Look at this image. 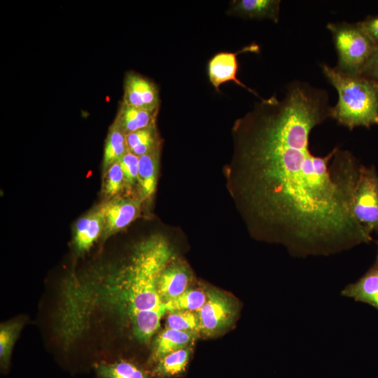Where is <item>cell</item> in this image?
<instances>
[{
	"instance_id": "16",
	"label": "cell",
	"mask_w": 378,
	"mask_h": 378,
	"mask_svg": "<svg viewBox=\"0 0 378 378\" xmlns=\"http://www.w3.org/2000/svg\"><path fill=\"white\" fill-rule=\"evenodd\" d=\"M97 378H155L139 365L127 360L101 361L94 365Z\"/></svg>"
},
{
	"instance_id": "27",
	"label": "cell",
	"mask_w": 378,
	"mask_h": 378,
	"mask_svg": "<svg viewBox=\"0 0 378 378\" xmlns=\"http://www.w3.org/2000/svg\"><path fill=\"white\" fill-rule=\"evenodd\" d=\"M358 24L372 41L378 45V15L368 16Z\"/></svg>"
},
{
	"instance_id": "22",
	"label": "cell",
	"mask_w": 378,
	"mask_h": 378,
	"mask_svg": "<svg viewBox=\"0 0 378 378\" xmlns=\"http://www.w3.org/2000/svg\"><path fill=\"white\" fill-rule=\"evenodd\" d=\"M166 324L167 328L200 334L199 318L195 312H170L167 317Z\"/></svg>"
},
{
	"instance_id": "8",
	"label": "cell",
	"mask_w": 378,
	"mask_h": 378,
	"mask_svg": "<svg viewBox=\"0 0 378 378\" xmlns=\"http://www.w3.org/2000/svg\"><path fill=\"white\" fill-rule=\"evenodd\" d=\"M245 52H258L259 46L253 43L244 47L239 51L236 52H220L216 54L209 62L208 64V76L210 83L214 87L216 91L219 92V87L221 84L232 81L241 87L246 89L255 96L258 94L247 87L237 78L238 71V62L237 56L239 53Z\"/></svg>"
},
{
	"instance_id": "6",
	"label": "cell",
	"mask_w": 378,
	"mask_h": 378,
	"mask_svg": "<svg viewBox=\"0 0 378 378\" xmlns=\"http://www.w3.org/2000/svg\"><path fill=\"white\" fill-rule=\"evenodd\" d=\"M354 215L378 241V174L375 166L360 165L354 191Z\"/></svg>"
},
{
	"instance_id": "11",
	"label": "cell",
	"mask_w": 378,
	"mask_h": 378,
	"mask_svg": "<svg viewBox=\"0 0 378 378\" xmlns=\"http://www.w3.org/2000/svg\"><path fill=\"white\" fill-rule=\"evenodd\" d=\"M340 295L378 310V251L370 267L356 282L346 285Z\"/></svg>"
},
{
	"instance_id": "4",
	"label": "cell",
	"mask_w": 378,
	"mask_h": 378,
	"mask_svg": "<svg viewBox=\"0 0 378 378\" xmlns=\"http://www.w3.org/2000/svg\"><path fill=\"white\" fill-rule=\"evenodd\" d=\"M327 28L332 34L337 52L338 62L335 68L348 75L360 76L377 45L358 22H330L327 24Z\"/></svg>"
},
{
	"instance_id": "23",
	"label": "cell",
	"mask_w": 378,
	"mask_h": 378,
	"mask_svg": "<svg viewBox=\"0 0 378 378\" xmlns=\"http://www.w3.org/2000/svg\"><path fill=\"white\" fill-rule=\"evenodd\" d=\"M20 330V324L1 325L0 329V362L3 370L8 369L14 341Z\"/></svg>"
},
{
	"instance_id": "25",
	"label": "cell",
	"mask_w": 378,
	"mask_h": 378,
	"mask_svg": "<svg viewBox=\"0 0 378 378\" xmlns=\"http://www.w3.org/2000/svg\"><path fill=\"white\" fill-rule=\"evenodd\" d=\"M119 162L123 172L125 184L133 186L138 182L139 157L128 151Z\"/></svg>"
},
{
	"instance_id": "15",
	"label": "cell",
	"mask_w": 378,
	"mask_h": 378,
	"mask_svg": "<svg viewBox=\"0 0 378 378\" xmlns=\"http://www.w3.org/2000/svg\"><path fill=\"white\" fill-rule=\"evenodd\" d=\"M158 113V111L142 109L122 102L113 122L127 135L155 125Z\"/></svg>"
},
{
	"instance_id": "21",
	"label": "cell",
	"mask_w": 378,
	"mask_h": 378,
	"mask_svg": "<svg viewBox=\"0 0 378 378\" xmlns=\"http://www.w3.org/2000/svg\"><path fill=\"white\" fill-rule=\"evenodd\" d=\"M206 300V291L200 289L188 288L178 297L164 303L167 312L190 311L197 312Z\"/></svg>"
},
{
	"instance_id": "20",
	"label": "cell",
	"mask_w": 378,
	"mask_h": 378,
	"mask_svg": "<svg viewBox=\"0 0 378 378\" xmlns=\"http://www.w3.org/2000/svg\"><path fill=\"white\" fill-rule=\"evenodd\" d=\"M129 152L140 157L159 148L155 125L125 135Z\"/></svg>"
},
{
	"instance_id": "26",
	"label": "cell",
	"mask_w": 378,
	"mask_h": 378,
	"mask_svg": "<svg viewBox=\"0 0 378 378\" xmlns=\"http://www.w3.org/2000/svg\"><path fill=\"white\" fill-rule=\"evenodd\" d=\"M360 76L378 81V45L364 65Z\"/></svg>"
},
{
	"instance_id": "18",
	"label": "cell",
	"mask_w": 378,
	"mask_h": 378,
	"mask_svg": "<svg viewBox=\"0 0 378 378\" xmlns=\"http://www.w3.org/2000/svg\"><path fill=\"white\" fill-rule=\"evenodd\" d=\"M191 345L172 352L158 360L151 371L155 378H168L182 374L192 353Z\"/></svg>"
},
{
	"instance_id": "19",
	"label": "cell",
	"mask_w": 378,
	"mask_h": 378,
	"mask_svg": "<svg viewBox=\"0 0 378 378\" xmlns=\"http://www.w3.org/2000/svg\"><path fill=\"white\" fill-rule=\"evenodd\" d=\"M127 152L125 134L113 122L110 127L104 148V171L115 162H119Z\"/></svg>"
},
{
	"instance_id": "7",
	"label": "cell",
	"mask_w": 378,
	"mask_h": 378,
	"mask_svg": "<svg viewBox=\"0 0 378 378\" xmlns=\"http://www.w3.org/2000/svg\"><path fill=\"white\" fill-rule=\"evenodd\" d=\"M124 103L148 111H159L160 98L157 85L134 71L126 74L124 79Z\"/></svg>"
},
{
	"instance_id": "17",
	"label": "cell",
	"mask_w": 378,
	"mask_h": 378,
	"mask_svg": "<svg viewBox=\"0 0 378 378\" xmlns=\"http://www.w3.org/2000/svg\"><path fill=\"white\" fill-rule=\"evenodd\" d=\"M159 148L139 157L138 183L144 198L151 197L156 188Z\"/></svg>"
},
{
	"instance_id": "14",
	"label": "cell",
	"mask_w": 378,
	"mask_h": 378,
	"mask_svg": "<svg viewBox=\"0 0 378 378\" xmlns=\"http://www.w3.org/2000/svg\"><path fill=\"white\" fill-rule=\"evenodd\" d=\"M104 227L101 209L92 211L79 218L74 228V244L78 251H88L97 241Z\"/></svg>"
},
{
	"instance_id": "1",
	"label": "cell",
	"mask_w": 378,
	"mask_h": 378,
	"mask_svg": "<svg viewBox=\"0 0 378 378\" xmlns=\"http://www.w3.org/2000/svg\"><path fill=\"white\" fill-rule=\"evenodd\" d=\"M332 107L326 90L293 81L282 99L260 98L232 127L229 184L246 226L297 258L378 244L354 215L358 160L338 146L323 157L310 150L311 132Z\"/></svg>"
},
{
	"instance_id": "2",
	"label": "cell",
	"mask_w": 378,
	"mask_h": 378,
	"mask_svg": "<svg viewBox=\"0 0 378 378\" xmlns=\"http://www.w3.org/2000/svg\"><path fill=\"white\" fill-rule=\"evenodd\" d=\"M174 256L164 238L154 237L141 243L128 265L106 280L90 302L125 318L132 328L162 318L167 309L159 295L158 281Z\"/></svg>"
},
{
	"instance_id": "12",
	"label": "cell",
	"mask_w": 378,
	"mask_h": 378,
	"mask_svg": "<svg viewBox=\"0 0 378 378\" xmlns=\"http://www.w3.org/2000/svg\"><path fill=\"white\" fill-rule=\"evenodd\" d=\"M279 0H234L230 4L229 15L251 20H271L279 22Z\"/></svg>"
},
{
	"instance_id": "24",
	"label": "cell",
	"mask_w": 378,
	"mask_h": 378,
	"mask_svg": "<svg viewBox=\"0 0 378 378\" xmlns=\"http://www.w3.org/2000/svg\"><path fill=\"white\" fill-rule=\"evenodd\" d=\"M124 184V174L120 162H115L106 170L104 183V193L108 197H114L121 191Z\"/></svg>"
},
{
	"instance_id": "9",
	"label": "cell",
	"mask_w": 378,
	"mask_h": 378,
	"mask_svg": "<svg viewBox=\"0 0 378 378\" xmlns=\"http://www.w3.org/2000/svg\"><path fill=\"white\" fill-rule=\"evenodd\" d=\"M106 234L115 233L133 222L140 214V202L131 197H115L100 208Z\"/></svg>"
},
{
	"instance_id": "10",
	"label": "cell",
	"mask_w": 378,
	"mask_h": 378,
	"mask_svg": "<svg viewBox=\"0 0 378 378\" xmlns=\"http://www.w3.org/2000/svg\"><path fill=\"white\" fill-rule=\"evenodd\" d=\"M191 280L192 273L188 265L174 256L163 270L158 281L162 302L165 303L188 290Z\"/></svg>"
},
{
	"instance_id": "3",
	"label": "cell",
	"mask_w": 378,
	"mask_h": 378,
	"mask_svg": "<svg viewBox=\"0 0 378 378\" xmlns=\"http://www.w3.org/2000/svg\"><path fill=\"white\" fill-rule=\"evenodd\" d=\"M321 67L339 96L332 107L331 118L350 130L378 125V81L344 74L326 64Z\"/></svg>"
},
{
	"instance_id": "13",
	"label": "cell",
	"mask_w": 378,
	"mask_h": 378,
	"mask_svg": "<svg viewBox=\"0 0 378 378\" xmlns=\"http://www.w3.org/2000/svg\"><path fill=\"white\" fill-rule=\"evenodd\" d=\"M197 335L166 328L154 340L150 361L156 363L167 354L191 345Z\"/></svg>"
},
{
	"instance_id": "5",
	"label": "cell",
	"mask_w": 378,
	"mask_h": 378,
	"mask_svg": "<svg viewBox=\"0 0 378 378\" xmlns=\"http://www.w3.org/2000/svg\"><path fill=\"white\" fill-rule=\"evenodd\" d=\"M206 300L197 312L200 334L212 337L232 326L239 312V302L232 296L214 288L206 290Z\"/></svg>"
}]
</instances>
